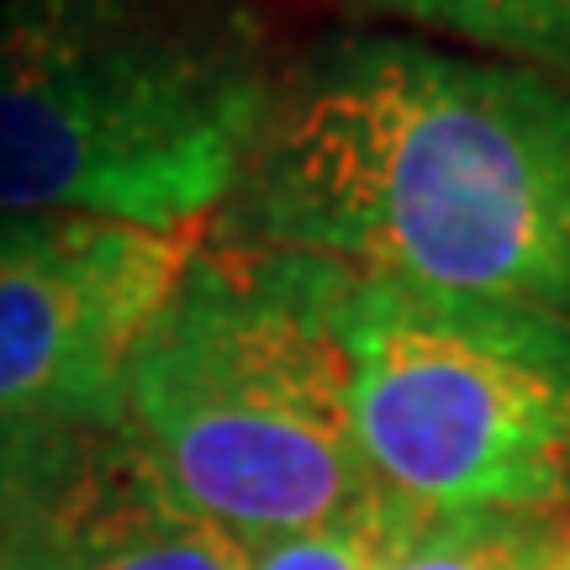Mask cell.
Wrapping results in <instances>:
<instances>
[{
    "label": "cell",
    "mask_w": 570,
    "mask_h": 570,
    "mask_svg": "<svg viewBox=\"0 0 570 570\" xmlns=\"http://www.w3.org/2000/svg\"><path fill=\"white\" fill-rule=\"evenodd\" d=\"M212 238L570 323V80L360 27L281 63Z\"/></svg>",
    "instance_id": "obj_1"
},
{
    "label": "cell",
    "mask_w": 570,
    "mask_h": 570,
    "mask_svg": "<svg viewBox=\"0 0 570 570\" xmlns=\"http://www.w3.org/2000/svg\"><path fill=\"white\" fill-rule=\"evenodd\" d=\"M275 85L259 0H0V212L206 227Z\"/></svg>",
    "instance_id": "obj_2"
},
{
    "label": "cell",
    "mask_w": 570,
    "mask_h": 570,
    "mask_svg": "<svg viewBox=\"0 0 570 570\" xmlns=\"http://www.w3.org/2000/svg\"><path fill=\"white\" fill-rule=\"evenodd\" d=\"M354 269L206 227L127 360L117 412L164 481L248 544L312 529L375 481L354 433Z\"/></svg>",
    "instance_id": "obj_3"
},
{
    "label": "cell",
    "mask_w": 570,
    "mask_h": 570,
    "mask_svg": "<svg viewBox=\"0 0 570 570\" xmlns=\"http://www.w3.org/2000/svg\"><path fill=\"white\" fill-rule=\"evenodd\" d=\"M338 323L375 487L433 518L570 512L566 317L354 269Z\"/></svg>",
    "instance_id": "obj_4"
},
{
    "label": "cell",
    "mask_w": 570,
    "mask_h": 570,
    "mask_svg": "<svg viewBox=\"0 0 570 570\" xmlns=\"http://www.w3.org/2000/svg\"><path fill=\"white\" fill-rule=\"evenodd\" d=\"M206 227L0 212V433L117 412L127 360L185 281Z\"/></svg>",
    "instance_id": "obj_5"
},
{
    "label": "cell",
    "mask_w": 570,
    "mask_h": 570,
    "mask_svg": "<svg viewBox=\"0 0 570 570\" xmlns=\"http://www.w3.org/2000/svg\"><path fill=\"white\" fill-rule=\"evenodd\" d=\"M254 544L164 481L122 412L0 433V570H248Z\"/></svg>",
    "instance_id": "obj_6"
},
{
    "label": "cell",
    "mask_w": 570,
    "mask_h": 570,
    "mask_svg": "<svg viewBox=\"0 0 570 570\" xmlns=\"http://www.w3.org/2000/svg\"><path fill=\"white\" fill-rule=\"evenodd\" d=\"M344 17L570 80V0H333Z\"/></svg>",
    "instance_id": "obj_7"
},
{
    "label": "cell",
    "mask_w": 570,
    "mask_h": 570,
    "mask_svg": "<svg viewBox=\"0 0 570 570\" xmlns=\"http://www.w3.org/2000/svg\"><path fill=\"white\" fill-rule=\"evenodd\" d=\"M428 529H433V512L396 491L370 487L323 523L254 544L248 570H391L407 560Z\"/></svg>",
    "instance_id": "obj_8"
},
{
    "label": "cell",
    "mask_w": 570,
    "mask_h": 570,
    "mask_svg": "<svg viewBox=\"0 0 570 570\" xmlns=\"http://www.w3.org/2000/svg\"><path fill=\"white\" fill-rule=\"evenodd\" d=\"M560 518H512V512L433 518V529L391 570H539V560L554 544Z\"/></svg>",
    "instance_id": "obj_9"
},
{
    "label": "cell",
    "mask_w": 570,
    "mask_h": 570,
    "mask_svg": "<svg viewBox=\"0 0 570 570\" xmlns=\"http://www.w3.org/2000/svg\"><path fill=\"white\" fill-rule=\"evenodd\" d=\"M539 570H570V512L560 518V529H554V544H550V554L539 560Z\"/></svg>",
    "instance_id": "obj_10"
}]
</instances>
